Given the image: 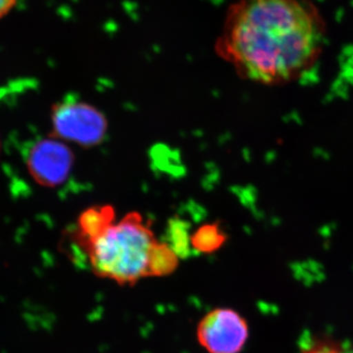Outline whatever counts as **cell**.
<instances>
[{
	"mask_svg": "<svg viewBox=\"0 0 353 353\" xmlns=\"http://www.w3.org/2000/svg\"><path fill=\"white\" fill-rule=\"evenodd\" d=\"M169 238H170L171 246L174 252L181 257L189 250L190 245V236L188 233V225L181 220L171 221L169 226Z\"/></svg>",
	"mask_w": 353,
	"mask_h": 353,
	"instance_id": "9",
	"label": "cell"
},
{
	"mask_svg": "<svg viewBox=\"0 0 353 353\" xmlns=\"http://www.w3.org/2000/svg\"><path fill=\"white\" fill-rule=\"evenodd\" d=\"M74 160V153L65 141L52 137L37 141L26 162L34 182L41 187L57 188L68 180Z\"/></svg>",
	"mask_w": 353,
	"mask_h": 353,
	"instance_id": "5",
	"label": "cell"
},
{
	"mask_svg": "<svg viewBox=\"0 0 353 353\" xmlns=\"http://www.w3.org/2000/svg\"><path fill=\"white\" fill-rule=\"evenodd\" d=\"M179 255L168 243H158L150 259V278L171 275L179 266Z\"/></svg>",
	"mask_w": 353,
	"mask_h": 353,
	"instance_id": "8",
	"label": "cell"
},
{
	"mask_svg": "<svg viewBox=\"0 0 353 353\" xmlns=\"http://www.w3.org/2000/svg\"><path fill=\"white\" fill-rule=\"evenodd\" d=\"M326 32L310 0H236L228 8L214 50L241 78L284 85L314 68Z\"/></svg>",
	"mask_w": 353,
	"mask_h": 353,
	"instance_id": "1",
	"label": "cell"
},
{
	"mask_svg": "<svg viewBox=\"0 0 353 353\" xmlns=\"http://www.w3.org/2000/svg\"><path fill=\"white\" fill-rule=\"evenodd\" d=\"M227 234L218 223L205 224L199 227L190 236V245L201 253L217 252L227 241Z\"/></svg>",
	"mask_w": 353,
	"mask_h": 353,
	"instance_id": "7",
	"label": "cell"
},
{
	"mask_svg": "<svg viewBox=\"0 0 353 353\" xmlns=\"http://www.w3.org/2000/svg\"><path fill=\"white\" fill-rule=\"evenodd\" d=\"M301 353H347L341 345L330 340H315L304 347Z\"/></svg>",
	"mask_w": 353,
	"mask_h": 353,
	"instance_id": "10",
	"label": "cell"
},
{
	"mask_svg": "<svg viewBox=\"0 0 353 353\" xmlns=\"http://www.w3.org/2000/svg\"><path fill=\"white\" fill-rule=\"evenodd\" d=\"M157 243L150 221L139 212H130L97 238L76 248L97 277L132 287L150 278V259Z\"/></svg>",
	"mask_w": 353,
	"mask_h": 353,
	"instance_id": "2",
	"label": "cell"
},
{
	"mask_svg": "<svg viewBox=\"0 0 353 353\" xmlns=\"http://www.w3.org/2000/svg\"><path fill=\"white\" fill-rule=\"evenodd\" d=\"M115 210L111 205H97L88 208L79 216L74 243L80 245L97 238L114 224Z\"/></svg>",
	"mask_w": 353,
	"mask_h": 353,
	"instance_id": "6",
	"label": "cell"
},
{
	"mask_svg": "<svg viewBox=\"0 0 353 353\" xmlns=\"http://www.w3.org/2000/svg\"><path fill=\"white\" fill-rule=\"evenodd\" d=\"M17 0H0V20L12 10Z\"/></svg>",
	"mask_w": 353,
	"mask_h": 353,
	"instance_id": "11",
	"label": "cell"
},
{
	"mask_svg": "<svg viewBox=\"0 0 353 353\" xmlns=\"http://www.w3.org/2000/svg\"><path fill=\"white\" fill-rule=\"evenodd\" d=\"M0 152H1V141H0Z\"/></svg>",
	"mask_w": 353,
	"mask_h": 353,
	"instance_id": "12",
	"label": "cell"
},
{
	"mask_svg": "<svg viewBox=\"0 0 353 353\" xmlns=\"http://www.w3.org/2000/svg\"><path fill=\"white\" fill-rule=\"evenodd\" d=\"M347 353H353V352H347Z\"/></svg>",
	"mask_w": 353,
	"mask_h": 353,
	"instance_id": "13",
	"label": "cell"
},
{
	"mask_svg": "<svg viewBox=\"0 0 353 353\" xmlns=\"http://www.w3.org/2000/svg\"><path fill=\"white\" fill-rule=\"evenodd\" d=\"M248 336V321L232 308L212 309L196 327L197 341L208 353H240Z\"/></svg>",
	"mask_w": 353,
	"mask_h": 353,
	"instance_id": "4",
	"label": "cell"
},
{
	"mask_svg": "<svg viewBox=\"0 0 353 353\" xmlns=\"http://www.w3.org/2000/svg\"><path fill=\"white\" fill-rule=\"evenodd\" d=\"M52 137L82 148L99 145L108 132V122L92 104L68 101L55 104L51 111Z\"/></svg>",
	"mask_w": 353,
	"mask_h": 353,
	"instance_id": "3",
	"label": "cell"
}]
</instances>
